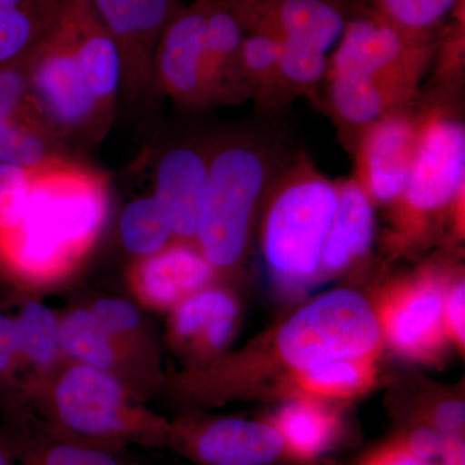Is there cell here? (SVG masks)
<instances>
[{"label":"cell","mask_w":465,"mask_h":465,"mask_svg":"<svg viewBox=\"0 0 465 465\" xmlns=\"http://www.w3.org/2000/svg\"><path fill=\"white\" fill-rule=\"evenodd\" d=\"M381 330L374 309L362 295L339 290L321 296L283 324L280 356L293 370L339 360H376Z\"/></svg>","instance_id":"obj_5"},{"label":"cell","mask_w":465,"mask_h":465,"mask_svg":"<svg viewBox=\"0 0 465 465\" xmlns=\"http://www.w3.org/2000/svg\"><path fill=\"white\" fill-rule=\"evenodd\" d=\"M281 42L280 69L284 92L308 90L320 84L329 72L326 54L286 39Z\"/></svg>","instance_id":"obj_27"},{"label":"cell","mask_w":465,"mask_h":465,"mask_svg":"<svg viewBox=\"0 0 465 465\" xmlns=\"http://www.w3.org/2000/svg\"><path fill=\"white\" fill-rule=\"evenodd\" d=\"M465 290L463 281L446 286L445 323L449 339L459 348H464V304Z\"/></svg>","instance_id":"obj_34"},{"label":"cell","mask_w":465,"mask_h":465,"mask_svg":"<svg viewBox=\"0 0 465 465\" xmlns=\"http://www.w3.org/2000/svg\"><path fill=\"white\" fill-rule=\"evenodd\" d=\"M275 164L272 150L253 139L232 140L211 155L197 243L213 268H232L243 256Z\"/></svg>","instance_id":"obj_4"},{"label":"cell","mask_w":465,"mask_h":465,"mask_svg":"<svg viewBox=\"0 0 465 465\" xmlns=\"http://www.w3.org/2000/svg\"><path fill=\"white\" fill-rule=\"evenodd\" d=\"M206 0L176 12L159 36L157 65L162 84L180 103L210 100L206 74Z\"/></svg>","instance_id":"obj_13"},{"label":"cell","mask_w":465,"mask_h":465,"mask_svg":"<svg viewBox=\"0 0 465 465\" xmlns=\"http://www.w3.org/2000/svg\"><path fill=\"white\" fill-rule=\"evenodd\" d=\"M376 360H339L295 371L296 385L314 399L348 400L376 381Z\"/></svg>","instance_id":"obj_22"},{"label":"cell","mask_w":465,"mask_h":465,"mask_svg":"<svg viewBox=\"0 0 465 465\" xmlns=\"http://www.w3.org/2000/svg\"><path fill=\"white\" fill-rule=\"evenodd\" d=\"M418 143V121L399 113L363 130L358 143L357 177L372 202L396 203L405 191Z\"/></svg>","instance_id":"obj_11"},{"label":"cell","mask_w":465,"mask_h":465,"mask_svg":"<svg viewBox=\"0 0 465 465\" xmlns=\"http://www.w3.org/2000/svg\"><path fill=\"white\" fill-rule=\"evenodd\" d=\"M61 347L66 361L115 376L140 394L154 382L155 366L146 362L106 331L91 308H76L60 317Z\"/></svg>","instance_id":"obj_14"},{"label":"cell","mask_w":465,"mask_h":465,"mask_svg":"<svg viewBox=\"0 0 465 465\" xmlns=\"http://www.w3.org/2000/svg\"><path fill=\"white\" fill-rule=\"evenodd\" d=\"M255 32L273 34L327 54L344 32L341 12L327 0H278L262 9Z\"/></svg>","instance_id":"obj_18"},{"label":"cell","mask_w":465,"mask_h":465,"mask_svg":"<svg viewBox=\"0 0 465 465\" xmlns=\"http://www.w3.org/2000/svg\"><path fill=\"white\" fill-rule=\"evenodd\" d=\"M23 371V353L15 314L0 309V391L21 388Z\"/></svg>","instance_id":"obj_32"},{"label":"cell","mask_w":465,"mask_h":465,"mask_svg":"<svg viewBox=\"0 0 465 465\" xmlns=\"http://www.w3.org/2000/svg\"><path fill=\"white\" fill-rule=\"evenodd\" d=\"M465 406L463 401L449 400L439 403L428 415L427 425L449 436L464 437Z\"/></svg>","instance_id":"obj_35"},{"label":"cell","mask_w":465,"mask_h":465,"mask_svg":"<svg viewBox=\"0 0 465 465\" xmlns=\"http://www.w3.org/2000/svg\"><path fill=\"white\" fill-rule=\"evenodd\" d=\"M446 284L434 273L391 284L381 293L376 317L394 351L411 360L439 357L450 341L445 323Z\"/></svg>","instance_id":"obj_8"},{"label":"cell","mask_w":465,"mask_h":465,"mask_svg":"<svg viewBox=\"0 0 465 465\" xmlns=\"http://www.w3.org/2000/svg\"><path fill=\"white\" fill-rule=\"evenodd\" d=\"M168 446L204 465H273L287 460L282 436L268 420L177 421Z\"/></svg>","instance_id":"obj_10"},{"label":"cell","mask_w":465,"mask_h":465,"mask_svg":"<svg viewBox=\"0 0 465 465\" xmlns=\"http://www.w3.org/2000/svg\"><path fill=\"white\" fill-rule=\"evenodd\" d=\"M15 314L24 371V393L35 397L66 362L61 347L60 316L38 300H26Z\"/></svg>","instance_id":"obj_20"},{"label":"cell","mask_w":465,"mask_h":465,"mask_svg":"<svg viewBox=\"0 0 465 465\" xmlns=\"http://www.w3.org/2000/svg\"><path fill=\"white\" fill-rule=\"evenodd\" d=\"M176 0H128L143 50H148L166 29Z\"/></svg>","instance_id":"obj_33"},{"label":"cell","mask_w":465,"mask_h":465,"mask_svg":"<svg viewBox=\"0 0 465 465\" xmlns=\"http://www.w3.org/2000/svg\"><path fill=\"white\" fill-rule=\"evenodd\" d=\"M371 198L356 179L338 183V203L324 242L321 268L336 273L365 255L374 238Z\"/></svg>","instance_id":"obj_17"},{"label":"cell","mask_w":465,"mask_h":465,"mask_svg":"<svg viewBox=\"0 0 465 465\" xmlns=\"http://www.w3.org/2000/svg\"><path fill=\"white\" fill-rule=\"evenodd\" d=\"M240 304L231 291L208 286L171 311L168 338L200 357L219 353L232 341Z\"/></svg>","instance_id":"obj_16"},{"label":"cell","mask_w":465,"mask_h":465,"mask_svg":"<svg viewBox=\"0 0 465 465\" xmlns=\"http://www.w3.org/2000/svg\"><path fill=\"white\" fill-rule=\"evenodd\" d=\"M360 465H423L399 439L375 449Z\"/></svg>","instance_id":"obj_37"},{"label":"cell","mask_w":465,"mask_h":465,"mask_svg":"<svg viewBox=\"0 0 465 465\" xmlns=\"http://www.w3.org/2000/svg\"><path fill=\"white\" fill-rule=\"evenodd\" d=\"M33 171L0 163V232L15 226L25 207Z\"/></svg>","instance_id":"obj_31"},{"label":"cell","mask_w":465,"mask_h":465,"mask_svg":"<svg viewBox=\"0 0 465 465\" xmlns=\"http://www.w3.org/2000/svg\"><path fill=\"white\" fill-rule=\"evenodd\" d=\"M35 397L45 416L66 439L91 445H170L173 423L140 403V394L115 376L66 362Z\"/></svg>","instance_id":"obj_2"},{"label":"cell","mask_w":465,"mask_h":465,"mask_svg":"<svg viewBox=\"0 0 465 465\" xmlns=\"http://www.w3.org/2000/svg\"><path fill=\"white\" fill-rule=\"evenodd\" d=\"M282 42L273 34L253 32L243 38L241 47V73L244 87L258 92L262 99H271L284 92L281 79Z\"/></svg>","instance_id":"obj_24"},{"label":"cell","mask_w":465,"mask_h":465,"mask_svg":"<svg viewBox=\"0 0 465 465\" xmlns=\"http://www.w3.org/2000/svg\"><path fill=\"white\" fill-rule=\"evenodd\" d=\"M91 311L116 341L154 365L148 330L133 302L118 298L100 299L92 305Z\"/></svg>","instance_id":"obj_25"},{"label":"cell","mask_w":465,"mask_h":465,"mask_svg":"<svg viewBox=\"0 0 465 465\" xmlns=\"http://www.w3.org/2000/svg\"><path fill=\"white\" fill-rule=\"evenodd\" d=\"M21 465H124L109 449L65 439L26 452Z\"/></svg>","instance_id":"obj_30"},{"label":"cell","mask_w":465,"mask_h":465,"mask_svg":"<svg viewBox=\"0 0 465 465\" xmlns=\"http://www.w3.org/2000/svg\"><path fill=\"white\" fill-rule=\"evenodd\" d=\"M268 421L282 436L287 460L299 465L316 463L341 430L338 412L311 396L284 403Z\"/></svg>","instance_id":"obj_19"},{"label":"cell","mask_w":465,"mask_h":465,"mask_svg":"<svg viewBox=\"0 0 465 465\" xmlns=\"http://www.w3.org/2000/svg\"><path fill=\"white\" fill-rule=\"evenodd\" d=\"M397 439L423 465H465L464 437L449 436L421 425Z\"/></svg>","instance_id":"obj_28"},{"label":"cell","mask_w":465,"mask_h":465,"mask_svg":"<svg viewBox=\"0 0 465 465\" xmlns=\"http://www.w3.org/2000/svg\"><path fill=\"white\" fill-rule=\"evenodd\" d=\"M213 268L198 247L179 241L163 250L137 259L127 275L136 302L157 312H171L193 293L213 282Z\"/></svg>","instance_id":"obj_12"},{"label":"cell","mask_w":465,"mask_h":465,"mask_svg":"<svg viewBox=\"0 0 465 465\" xmlns=\"http://www.w3.org/2000/svg\"><path fill=\"white\" fill-rule=\"evenodd\" d=\"M465 130L457 119L433 110L418 119V143L399 203L405 237L419 235L430 217L446 207L460 208L465 188Z\"/></svg>","instance_id":"obj_6"},{"label":"cell","mask_w":465,"mask_h":465,"mask_svg":"<svg viewBox=\"0 0 465 465\" xmlns=\"http://www.w3.org/2000/svg\"><path fill=\"white\" fill-rule=\"evenodd\" d=\"M26 81L18 70L0 72V118L12 116L20 105Z\"/></svg>","instance_id":"obj_36"},{"label":"cell","mask_w":465,"mask_h":465,"mask_svg":"<svg viewBox=\"0 0 465 465\" xmlns=\"http://www.w3.org/2000/svg\"><path fill=\"white\" fill-rule=\"evenodd\" d=\"M34 168L23 213L0 234V259L15 283L43 291L65 282L94 249L108 219V193L74 167Z\"/></svg>","instance_id":"obj_1"},{"label":"cell","mask_w":465,"mask_h":465,"mask_svg":"<svg viewBox=\"0 0 465 465\" xmlns=\"http://www.w3.org/2000/svg\"><path fill=\"white\" fill-rule=\"evenodd\" d=\"M379 16L416 42L449 14L457 0H376Z\"/></svg>","instance_id":"obj_26"},{"label":"cell","mask_w":465,"mask_h":465,"mask_svg":"<svg viewBox=\"0 0 465 465\" xmlns=\"http://www.w3.org/2000/svg\"><path fill=\"white\" fill-rule=\"evenodd\" d=\"M119 235L125 250L137 259L154 255L174 237L170 220L154 195L134 200L124 208Z\"/></svg>","instance_id":"obj_23"},{"label":"cell","mask_w":465,"mask_h":465,"mask_svg":"<svg viewBox=\"0 0 465 465\" xmlns=\"http://www.w3.org/2000/svg\"><path fill=\"white\" fill-rule=\"evenodd\" d=\"M243 25L231 5L207 2L206 74L210 100L225 94H237L243 88L241 73V47Z\"/></svg>","instance_id":"obj_21"},{"label":"cell","mask_w":465,"mask_h":465,"mask_svg":"<svg viewBox=\"0 0 465 465\" xmlns=\"http://www.w3.org/2000/svg\"><path fill=\"white\" fill-rule=\"evenodd\" d=\"M0 465H17L5 440L0 437Z\"/></svg>","instance_id":"obj_38"},{"label":"cell","mask_w":465,"mask_h":465,"mask_svg":"<svg viewBox=\"0 0 465 465\" xmlns=\"http://www.w3.org/2000/svg\"><path fill=\"white\" fill-rule=\"evenodd\" d=\"M48 146L34 131L15 124L14 116L0 118V163L38 168L47 163Z\"/></svg>","instance_id":"obj_29"},{"label":"cell","mask_w":465,"mask_h":465,"mask_svg":"<svg viewBox=\"0 0 465 465\" xmlns=\"http://www.w3.org/2000/svg\"><path fill=\"white\" fill-rule=\"evenodd\" d=\"M76 0H66L54 25L35 45L33 84L52 124L75 130L87 124L99 104L88 91L74 56Z\"/></svg>","instance_id":"obj_9"},{"label":"cell","mask_w":465,"mask_h":465,"mask_svg":"<svg viewBox=\"0 0 465 465\" xmlns=\"http://www.w3.org/2000/svg\"><path fill=\"white\" fill-rule=\"evenodd\" d=\"M208 163L210 157L192 146L167 150L159 161L154 197L180 241L197 240L206 197Z\"/></svg>","instance_id":"obj_15"},{"label":"cell","mask_w":465,"mask_h":465,"mask_svg":"<svg viewBox=\"0 0 465 465\" xmlns=\"http://www.w3.org/2000/svg\"><path fill=\"white\" fill-rule=\"evenodd\" d=\"M329 76H344L381 88L405 104L414 99L430 50L378 17L345 24Z\"/></svg>","instance_id":"obj_7"},{"label":"cell","mask_w":465,"mask_h":465,"mask_svg":"<svg viewBox=\"0 0 465 465\" xmlns=\"http://www.w3.org/2000/svg\"><path fill=\"white\" fill-rule=\"evenodd\" d=\"M282 176L266 213L262 250L274 280L286 290L299 291L313 282L321 269L338 183L307 161Z\"/></svg>","instance_id":"obj_3"}]
</instances>
